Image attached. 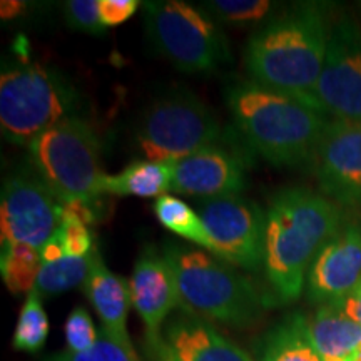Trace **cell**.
I'll list each match as a JSON object with an SVG mask.
<instances>
[{"label": "cell", "mask_w": 361, "mask_h": 361, "mask_svg": "<svg viewBox=\"0 0 361 361\" xmlns=\"http://www.w3.org/2000/svg\"><path fill=\"white\" fill-rule=\"evenodd\" d=\"M329 29L324 4H296L271 16L245 47L243 61L250 80L318 107L313 92L326 56Z\"/></svg>", "instance_id": "obj_1"}, {"label": "cell", "mask_w": 361, "mask_h": 361, "mask_svg": "<svg viewBox=\"0 0 361 361\" xmlns=\"http://www.w3.org/2000/svg\"><path fill=\"white\" fill-rule=\"evenodd\" d=\"M266 221V279L279 303H291L318 252L343 228V213L326 196L286 188L271 197Z\"/></svg>", "instance_id": "obj_2"}, {"label": "cell", "mask_w": 361, "mask_h": 361, "mask_svg": "<svg viewBox=\"0 0 361 361\" xmlns=\"http://www.w3.org/2000/svg\"><path fill=\"white\" fill-rule=\"evenodd\" d=\"M234 128L250 151L274 166L313 164L331 117L313 104L252 80L226 89Z\"/></svg>", "instance_id": "obj_3"}, {"label": "cell", "mask_w": 361, "mask_h": 361, "mask_svg": "<svg viewBox=\"0 0 361 361\" xmlns=\"http://www.w3.org/2000/svg\"><path fill=\"white\" fill-rule=\"evenodd\" d=\"M162 252L178 279L180 310L234 328L250 326L263 316V296L233 264L179 243H166Z\"/></svg>", "instance_id": "obj_4"}, {"label": "cell", "mask_w": 361, "mask_h": 361, "mask_svg": "<svg viewBox=\"0 0 361 361\" xmlns=\"http://www.w3.org/2000/svg\"><path fill=\"white\" fill-rule=\"evenodd\" d=\"M27 149L35 176L62 204L92 202L104 194L107 174L102 169L101 142L80 117H66L34 139Z\"/></svg>", "instance_id": "obj_5"}, {"label": "cell", "mask_w": 361, "mask_h": 361, "mask_svg": "<svg viewBox=\"0 0 361 361\" xmlns=\"http://www.w3.org/2000/svg\"><path fill=\"white\" fill-rule=\"evenodd\" d=\"M75 90L56 71L40 64L8 66L0 75V126L2 135L17 146L34 139L74 116Z\"/></svg>", "instance_id": "obj_6"}, {"label": "cell", "mask_w": 361, "mask_h": 361, "mask_svg": "<svg viewBox=\"0 0 361 361\" xmlns=\"http://www.w3.org/2000/svg\"><path fill=\"white\" fill-rule=\"evenodd\" d=\"M144 25L156 51L180 72H213L231 57L218 22L201 7L180 0L146 2Z\"/></svg>", "instance_id": "obj_7"}, {"label": "cell", "mask_w": 361, "mask_h": 361, "mask_svg": "<svg viewBox=\"0 0 361 361\" xmlns=\"http://www.w3.org/2000/svg\"><path fill=\"white\" fill-rule=\"evenodd\" d=\"M224 139L214 112L188 89L169 90L149 104L135 133L144 159L168 164Z\"/></svg>", "instance_id": "obj_8"}, {"label": "cell", "mask_w": 361, "mask_h": 361, "mask_svg": "<svg viewBox=\"0 0 361 361\" xmlns=\"http://www.w3.org/2000/svg\"><path fill=\"white\" fill-rule=\"evenodd\" d=\"M313 99L333 121L361 123V29L353 19L343 17L329 29Z\"/></svg>", "instance_id": "obj_9"}, {"label": "cell", "mask_w": 361, "mask_h": 361, "mask_svg": "<svg viewBox=\"0 0 361 361\" xmlns=\"http://www.w3.org/2000/svg\"><path fill=\"white\" fill-rule=\"evenodd\" d=\"M200 216L213 238L218 258L247 271L264 266L266 213L241 194L200 202Z\"/></svg>", "instance_id": "obj_10"}, {"label": "cell", "mask_w": 361, "mask_h": 361, "mask_svg": "<svg viewBox=\"0 0 361 361\" xmlns=\"http://www.w3.org/2000/svg\"><path fill=\"white\" fill-rule=\"evenodd\" d=\"M64 204L32 171L6 179L0 197L2 243L42 250L62 224Z\"/></svg>", "instance_id": "obj_11"}, {"label": "cell", "mask_w": 361, "mask_h": 361, "mask_svg": "<svg viewBox=\"0 0 361 361\" xmlns=\"http://www.w3.org/2000/svg\"><path fill=\"white\" fill-rule=\"evenodd\" d=\"M247 157L234 141H221L173 164L171 192L214 200L245 191Z\"/></svg>", "instance_id": "obj_12"}, {"label": "cell", "mask_w": 361, "mask_h": 361, "mask_svg": "<svg viewBox=\"0 0 361 361\" xmlns=\"http://www.w3.org/2000/svg\"><path fill=\"white\" fill-rule=\"evenodd\" d=\"M313 168L328 200L345 207L361 206V123L331 119Z\"/></svg>", "instance_id": "obj_13"}, {"label": "cell", "mask_w": 361, "mask_h": 361, "mask_svg": "<svg viewBox=\"0 0 361 361\" xmlns=\"http://www.w3.org/2000/svg\"><path fill=\"white\" fill-rule=\"evenodd\" d=\"M361 284V226L345 224L311 264L306 291L311 303L338 305Z\"/></svg>", "instance_id": "obj_14"}, {"label": "cell", "mask_w": 361, "mask_h": 361, "mask_svg": "<svg viewBox=\"0 0 361 361\" xmlns=\"http://www.w3.org/2000/svg\"><path fill=\"white\" fill-rule=\"evenodd\" d=\"M130 300L146 328V345H156L166 319L180 310V295L173 266L154 246L144 247L133 269Z\"/></svg>", "instance_id": "obj_15"}, {"label": "cell", "mask_w": 361, "mask_h": 361, "mask_svg": "<svg viewBox=\"0 0 361 361\" xmlns=\"http://www.w3.org/2000/svg\"><path fill=\"white\" fill-rule=\"evenodd\" d=\"M147 350L152 361H252L207 319L184 310L169 316L159 340Z\"/></svg>", "instance_id": "obj_16"}, {"label": "cell", "mask_w": 361, "mask_h": 361, "mask_svg": "<svg viewBox=\"0 0 361 361\" xmlns=\"http://www.w3.org/2000/svg\"><path fill=\"white\" fill-rule=\"evenodd\" d=\"M85 296L102 322L101 331L119 345L134 348L128 331V313L130 300V284L126 278L104 264L101 255H96L87 281L84 283Z\"/></svg>", "instance_id": "obj_17"}, {"label": "cell", "mask_w": 361, "mask_h": 361, "mask_svg": "<svg viewBox=\"0 0 361 361\" xmlns=\"http://www.w3.org/2000/svg\"><path fill=\"white\" fill-rule=\"evenodd\" d=\"M311 336L323 361H351L361 350V324L338 305H323L310 322Z\"/></svg>", "instance_id": "obj_18"}, {"label": "cell", "mask_w": 361, "mask_h": 361, "mask_svg": "<svg viewBox=\"0 0 361 361\" xmlns=\"http://www.w3.org/2000/svg\"><path fill=\"white\" fill-rule=\"evenodd\" d=\"M258 361H323L313 343L308 318L296 311L274 324L259 343Z\"/></svg>", "instance_id": "obj_19"}, {"label": "cell", "mask_w": 361, "mask_h": 361, "mask_svg": "<svg viewBox=\"0 0 361 361\" xmlns=\"http://www.w3.org/2000/svg\"><path fill=\"white\" fill-rule=\"evenodd\" d=\"M173 164L168 162L135 161L119 174L106 176L104 194L137 197H161L171 192Z\"/></svg>", "instance_id": "obj_20"}, {"label": "cell", "mask_w": 361, "mask_h": 361, "mask_svg": "<svg viewBox=\"0 0 361 361\" xmlns=\"http://www.w3.org/2000/svg\"><path fill=\"white\" fill-rule=\"evenodd\" d=\"M154 213L159 223L171 233L188 239L189 243L197 245L204 251H209L211 255L218 256L213 238L202 223L200 213H196L191 206L180 201L179 197L171 196V194L157 197Z\"/></svg>", "instance_id": "obj_21"}, {"label": "cell", "mask_w": 361, "mask_h": 361, "mask_svg": "<svg viewBox=\"0 0 361 361\" xmlns=\"http://www.w3.org/2000/svg\"><path fill=\"white\" fill-rule=\"evenodd\" d=\"M40 251L25 245L2 243L0 273L7 290L13 295L34 291L40 269Z\"/></svg>", "instance_id": "obj_22"}, {"label": "cell", "mask_w": 361, "mask_h": 361, "mask_svg": "<svg viewBox=\"0 0 361 361\" xmlns=\"http://www.w3.org/2000/svg\"><path fill=\"white\" fill-rule=\"evenodd\" d=\"M96 255L97 250L90 256H84V258L66 256L56 263H42L34 290L40 296H56L78 286H84L90 269H92Z\"/></svg>", "instance_id": "obj_23"}, {"label": "cell", "mask_w": 361, "mask_h": 361, "mask_svg": "<svg viewBox=\"0 0 361 361\" xmlns=\"http://www.w3.org/2000/svg\"><path fill=\"white\" fill-rule=\"evenodd\" d=\"M49 336V318L40 301L37 291H30L22 306L16 331H13L12 346L19 351L37 353Z\"/></svg>", "instance_id": "obj_24"}, {"label": "cell", "mask_w": 361, "mask_h": 361, "mask_svg": "<svg viewBox=\"0 0 361 361\" xmlns=\"http://www.w3.org/2000/svg\"><path fill=\"white\" fill-rule=\"evenodd\" d=\"M201 8L218 24L247 27L263 25L276 7L268 0H213L202 4Z\"/></svg>", "instance_id": "obj_25"}, {"label": "cell", "mask_w": 361, "mask_h": 361, "mask_svg": "<svg viewBox=\"0 0 361 361\" xmlns=\"http://www.w3.org/2000/svg\"><path fill=\"white\" fill-rule=\"evenodd\" d=\"M44 361H141L134 348L119 345V343L111 340L109 336L99 333V340L90 350L85 351H71L64 350L49 356Z\"/></svg>", "instance_id": "obj_26"}, {"label": "cell", "mask_w": 361, "mask_h": 361, "mask_svg": "<svg viewBox=\"0 0 361 361\" xmlns=\"http://www.w3.org/2000/svg\"><path fill=\"white\" fill-rule=\"evenodd\" d=\"M59 238H61L62 246H64L66 256H74V258H84L90 256L96 251L94 246V234L90 231V226L67 213L64 209L62 216V224L57 229Z\"/></svg>", "instance_id": "obj_27"}, {"label": "cell", "mask_w": 361, "mask_h": 361, "mask_svg": "<svg viewBox=\"0 0 361 361\" xmlns=\"http://www.w3.org/2000/svg\"><path fill=\"white\" fill-rule=\"evenodd\" d=\"M64 335L67 341V350L85 351L90 350L99 340V335L94 326L92 318L85 308H75L67 316L64 324Z\"/></svg>", "instance_id": "obj_28"}, {"label": "cell", "mask_w": 361, "mask_h": 361, "mask_svg": "<svg viewBox=\"0 0 361 361\" xmlns=\"http://www.w3.org/2000/svg\"><path fill=\"white\" fill-rule=\"evenodd\" d=\"M66 22L72 29L87 34H104L106 25L101 20L99 0H69L62 7Z\"/></svg>", "instance_id": "obj_29"}, {"label": "cell", "mask_w": 361, "mask_h": 361, "mask_svg": "<svg viewBox=\"0 0 361 361\" xmlns=\"http://www.w3.org/2000/svg\"><path fill=\"white\" fill-rule=\"evenodd\" d=\"M139 8L137 0H99L101 20L106 27L124 24Z\"/></svg>", "instance_id": "obj_30"}, {"label": "cell", "mask_w": 361, "mask_h": 361, "mask_svg": "<svg viewBox=\"0 0 361 361\" xmlns=\"http://www.w3.org/2000/svg\"><path fill=\"white\" fill-rule=\"evenodd\" d=\"M338 306H340L343 313L348 316V318L361 324V293L358 290L351 293L348 298H345L341 303H338Z\"/></svg>", "instance_id": "obj_31"}]
</instances>
